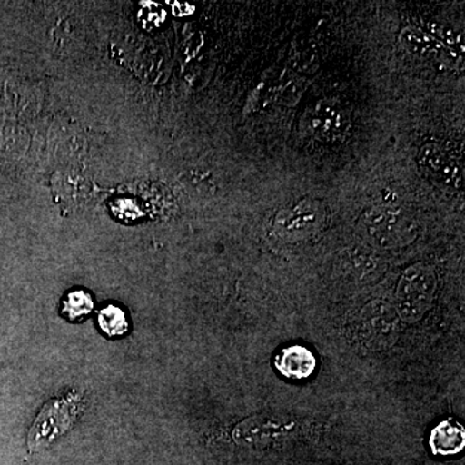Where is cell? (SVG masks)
Segmentation results:
<instances>
[{
  "label": "cell",
  "mask_w": 465,
  "mask_h": 465,
  "mask_svg": "<svg viewBox=\"0 0 465 465\" xmlns=\"http://www.w3.org/2000/svg\"><path fill=\"white\" fill-rule=\"evenodd\" d=\"M82 409L84 400L76 391H69L65 396L48 401L42 407L27 434L30 452L47 449L54 440L69 432L74 427Z\"/></svg>",
  "instance_id": "6da1fadb"
},
{
  "label": "cell",
  "mask_w": 465,
  "mask_h": 465,
  "mask_svg": "<svg viewBox=\"0 0 465 465\" xmlns=\"http://www.w3.org/2000/svg\"><path fill=\"white\" fill-rule=\"evenodd\" d=\"M361 232L378 249H399L415 240L418 229L411 216L399 207L379 206L361 219Z\"/></svg>",
  "instance_id": "7a4b0ae2"
},
{
  "label": "cell",
  "mask_w": 465,
  "mask_h": 465,
  "mask_svg": "<svg viewBox=\"0 0 465 465\" xmlns=\"http://www.w3.org/2000/svg\"><path fill=\"white\" fill-rule=\"evenodd\" d=\"M437 290V275L432 266L414 264L401 275L396 290V309L400 320L418 322L432 305Z\"/></svg>",
  "instance_id": "3957f363"
},
{
  "label": "cell",
  "mask_w": 465,
  "mask_h": 465,
  "mask_svg": "<svg viewBox=\"0 0 465 465\" xmlns=\"http://www.w3.org/2000/svg\"><path fill=\"white\" fill-rule=\"evenodd\" d=\"M396 309L381 300L369 302L358 317L357 332L360 341L369 349L381 351L391 347L400 333Z\"/></svg>",
  "instance_id": "277c9868"
},
{
  "label": "cell",
  "mask_w": 465,
  "mask_h": 465,
  "mask_svg": "<svg viewBox=\"0 0 465 465\" xmlns=\"http://www.w3.org/2000/svg\"><path fill=\"white\" fill-rule=\"evenodd\" d=\"M305 133L324 143L342 142L351 130L347 110L339 104L323 100L308 110L302 119Z\"/></svg>",
  "instance_id": "5b68a950"
},
{
  "label": "cell",
  "mask_w": 465,
  "mask_h": 465,
  "mask_svg": "<svg viewBox=\"0 0 465 465\" xmlns=\"http://www.w3.org/2000/svg\"><path fill=\"white\" fill-rule=\"evenodd\" d=\"M324 220L326 211L322 204L304 201L278 213L274 232L284 241H302L314 234L323 225Z\"/></svg>",
  "instance_id": "8992f818"
},
{
  "label": "cell",
  "mask_w": 465,
  "mask_h": 465,
  "mask_svg": "<svg viewBox=\"0 0 465 465\" xmlns=\"http://www.w3.org/2000/svg\"><path fill=\"white\" fill-rule=\"evenodd\" d=\"M418 166L421 173L443 188L463 189V168L457 159L437 143H427L419 150Z\"/></svg>",
  "instance_id": "52a82bcc"
},
{
  "label": "cell",
  "mask_w": 465,
  "mask_h": 465,
  "mask_svg": "<svg viewBox=\"0 0 465 465\" xmlns=\"http://www.w3.org/2000/svg\"><path fill=\"white\" fill-rule=\"evenodd\" d=\"M292 424L268 416H252L235 427V442L246 446H266L284 439Z\"/></svg>",
  "instance_id": "ba28073f"
},
{
  "label": "cell",
  "mask_w": 465,
  "mask_h": 465,
  "mask_svg": "<svg viewBox=\"0 0 465 465\" xmlns=\"http://www.w3.org/2000/svg\"><path fill=\"white\" fill-rule=\"evenodd\" d=\"M275 367L287 379L304 381L313 374L317 360L308 348L291 345L282 349L275 357Z\"/></svg>",
  "instance_id": "9c48e42d"
},
{
  "label": "cell",
  "mask_w": 465,
  "mask_h": 465,
  "mask_svg": "<svg viewBox=\"0 0 465 465\" xmlns=\"http://www.w3.org/2000/svg\"><path fill=\"white\" fill-rule=\"evenodd\" d=\"M430 449L437 455H455L465 446L463 425L454 420H443L433 428L430 439Z\"/></svg>",
  "instance_id": "30bf717a"
},
{
  "label": "cell",
  "mask_w": 465,
  "mask_h": 465,
  "mask_svg": "<svg viewBox=\"0 0 465 465\" xmlns=\"http://www.w3.org/2000/svg\"><path fill=\"white\" fill-rule=\"evenodd\" d=\"M400 43L410 54L421 57L440 54L446 48L432 34L412 26H407L401 32Z\"/></svg>",
  "instance_id": "8fae6325"
},
{
  "label": "cell",
  "mask_w": 465,
  "mask_h": 465,
  "mask_svg": "<svg viewBox=\"0 0 465 465\" xmlns=\"http://www.w3.org/2000/svg\"><path fill=\"white\" fill-rule=\"evenodd\" d=\"M97 323H99L101 331L109 338H118L130 330V322H128L127 314L124 309L113 304L101 309L99 316H97Z\"/></svg>",
  "instance_id": "7c38bea8"
},
{
  "label": "cell",
  "mask_w": 465,
  "mask_h": 465,
  "mask_svg": "<svg viewBox=\"0 0 465 465\" xmlns=\"http://www.w3.org/2000/svg\"><path fill=\"white\" fill-rule=\"evenodd\" d=\"M92 309H94V300L90 293L84 290L72 291L63 300L64 316L70 321H78L88 316Z\"/></svg>",
  "instance_id": "4fadbf2b"
},
{
  "label": "cell",
  "mask_w": 465,
  "mask_h": 465,
  "mask_svg": "<svg viewBox=\"0 0 465 465\" xmlns=\"http://www.w3.org/2000/svg\"><path fill=\"white\" fill-rule=\"evenodd\" d=\"M146 15H149V17H146L145 24L146 25H150V24H158L161 23L162 20H159V18L155 17L157 16H164V15H159V11H162L161 7L155 9V12H152V3H148V7H145Z\"/></svg>",
  "instance_id": "5bb4252c"
},
{
  "label": "cell",
  "mask_w": 465,
  "mask_h": 465,
  "mask_svg": "<svg viewBox=\"0 0 465 465\" xmlns=\"http://www.w3.org/2000/svg\"><path fill=\"white\" fill-rule=\"evenodd\" d=\"M194 8L189 7V5H180V3H174L173 12L176 16H186V15L192 14Z\"/></svg>",
  "instance_id": "9a60e30c"
}]
</instances>
